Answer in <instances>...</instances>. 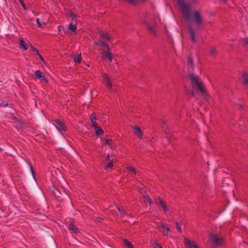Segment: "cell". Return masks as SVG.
Masks as SVG:
<instances>
[{
  "label": "cell",
  "instance_id": "83f0119b",
  "mask_svg": "<svg viewBox=\"0 0 248 248\" xmlns=\"http://www.w3.org/2000/svg\"><path fill=\"white\" fill-rule=\"evenodd\" d=\"M189 63H190V65H193V61H192V59L191 57H189Z\"/></svg>",
  "mask_w": 248,
  "mask_h": 248
},
{
  "label": "cell",
  "instance_id": "484cf974",
  "mask_svg": "<svg viewBox=\"0 0 248 248\" xmlns=\"http://www.w3.org/2000/svg\"><path fill=\"white\" fill-rule=\"evenodd\" d=\"M20 3L22 4V6L23 7V8L25 9H26V6H25L24 3V1H23V0H20Z\"/></svg>",
  "mask_w": 248,
  "mask_h": 248
},
{
  "label": "cell",
  "instance_id": "ffe728a7",
  "mask_svg": "<svg viewBox=\"0 0 248 248\" xmlns=\"http://www.w3.org/2000/svg\"><path fill=\"white\" fill-rule=\"evenodd\" d=\"M127 168L128 169V171H130V172H131V173H132L134 175H136V171L134 168L132 166H128L127 167Z\"/></svg>",
  "mask_w": 248,
  "mask_h": 248
},
{
  "label": "cell",
  "instance_id": "2e32d148",
  "mask_svg": "<svg viewBox=\"0 0 248 248\" xmlns=\"http://www.w3.org/2000/svg\"><path fill=\"white\" fill-rule=\"evenodd\" d=\"M243 79L244 81V84L248 86V73L247 72H245L243 75Z\"/></svg>",
  "mask_w": 248,
  "mask_h": 248
},
{
  "label": "cell",
  "instance_id": "4fadbf2b",
  "mask_svg": "<svg viewBox=\"0 0 248 248\" xmlns=\"http://www.w3.org/2000/svg\"><path fill=\"white\" fill-rule=\"evenodd\" d=\"M95 133L97 134V135L100 136L103 135L104 132H103V130L100 127H97V126H95Z\"/></svg>",
  "mask_w": 248,
  "mask_h": 248
},
{
  "label": "cell",
  "instance_id": "8fae6325",
  "mask_svg": "<svg viewBox=\"0 0 248 248\" xmlns=\"http://www.w3.org/2000/svg\"><path fill=\"white\" fill-rule=\"evenodd\" d=\"M68 229L70 231H73V232L76 233H78L79 232V230H78V228H77L76 226L74 225V224L73 223H71L68 227Z\"/></svg>",
  "mask_w": 248,
  "mask_h": 248
},
{
  "label": "cell",
  "instance_id": "9a60e30c",
  "mask_svg": "<svg viewBox=\"0 0 248 248\" xmlns=\"http://www.w3.org/2000/svg\"><path fill=\"white\" fill-rule=\"evenodd\" d=\"M97 120V116L95 114H93L91 116V121L94 126H95L96 125V121Z\"/></svg>",
  "mask_w": 248,
  "mask_h": 248
},
{
  "label": "cell",
  "instance_id": "4dcf8cb0",
  "mask_svg": "<svg viewBox=\"0 0 248 248\" xmlns=\"http://www.w3.org/2000/svg\"><path fill=\"white\" fill-rule=\"evenodd\" d=\"M154 244L155 245H156V247H162V246H161L160 245H159V244H158L156 242H155Z\"/></svg>",
  "mask_w": 248,
  "mask_h": 248
},
{
  "label": "cell",
  "instance_id": "ba28073f",
  "mask_svg": "<svg viewBox=\"0 0 248 248\" xmlns=\"http://www.w3.org/2000/svg\"><path fill=\"white\" fill-rule=\"evenodd\" d=\"M134 132L135 133L136 135L139 138H141L143 137V132L141 131V129L138 127L136 126L134 127Z\"/></svg>",
  "mask_w": 248,
  "mask_h": 248
},
{
  "label": "cell",
  "instance_id": "277c9868",
  "mask_svg": "<svg viewBox=\"0 0 248 248\" xmlns=\"http://www.w3.org/2000/svg\"><path fill=\"white\" fill-rule=\"evenodd\" d=\"M185 245L188 248H195L199 247L196 245V243L194 241H192V240H189V239H187V238H185Z\"/></svg>",
  "mask_w": 248,
  "mask_h": 248
},
{
  "label": "cell",
  "instance_id": "603a6c76",
  "mask_svg": "<svg viewBox=\"0 0 248 248\" xmlns=\"http://www.w3.org/2000/svg\"><path fill=\"white\" fill-rule=\"evenodd\" d=\"M30 170H31V173H32V176H33V178H34V179H36V173H35V171L33 170V168L32 167V166H31L30 167Z\"/></svg>",
  "mask_w": 248,
  "mask_h": 248
},
{
  "label": "cell",
  "instance_id": "7402d4cb",
  "mask_svg": "<svg viewBox=\"0 0 248 248\" xmlns=\"http://www.w3.org/2000/svg\"><path fill=\"white\" fill-rule=\"evenodd\" d=\"M69 29L71 31H72V32H75V31L76 30V26H75V25L70 24L69 25Z\"/></svg>",
  "mask_w": 248,
  "mask_h": 248
},
{
  "label": "cell",
  "instance_id": "1f68e13d",
  "mask_svg": "<svg viewBox=\"0 0 248 248\" xmlns=\"http://www.w3.org/2000/svg\"><path fill=\"white\" fill-rule=\"evenodd\" d=\"M245 42L246 43V44H247V45L248 46V39H246V40Z\"/></svg>",
  "mask_w": 248,
  "mask_h": 248
},
{
  "label": "cell",
  "instance_id": "e0dca14e",
  "mask_svg": "<svg viewBox=\"0 0 248 248\" xmlns=\"http://www.w3.org/2000/svg\"><path fill=\"white\" fill-rule=\"evenodd\" d=\"M189 31V33H190V37H191L192 40L193 41V42H195V40H196V38H195L194 32L192 28H190Z\"/></svg>",
  "mask_w": 248,
  "mask_h": 248
},
{
  "label": "cell",
  "instance_id": "f1b7e54d",
  "mask_svg": "<svg viewBox=\"0 0 248 248\" xmlns=\"http://www.w3.org/2000/svg\"><path fill=\"white\" fill-rule=\"evenodd\" d=\"M176 228H178V230L179 231H181L180 225H179V224H178V223L176 224Z\"/></svg>",
  "mask_w": 248,
  "mask_h": 248
},
{
  "label": "cell",
  "instance_id": "7c38bea8",
  "mask_svg": "<svg viewBox=\"0 0 248 248\" xmlns=\"http://www.w3.org/2000/svg\"><path fill=\"white\" fill-rule=\"evenodd\" d=\"M125 1L128 3H130L131 4H136L144 3L146 0H125Z\"/></svg>",
  "mask_w": 248,
  "mask_h": 248
},
{
  "label": "cell",
  "instance_id": "52a82bcc",
  "mask_svg": "<svg viewBox=\"0 0 248 248\" xmlns=\"http://www.w3.org/2000/svg\"><path fill=\"white\" fill-rule=\"evenodd\" d=\"M103 78H104L106 85L108 87V88H111V87H112L111 81V79H110L109 77L108 76V75H107V74H105L103 76Z\"/></svg>",
  "mask_w": 248,
  "mask_h": 248
},
{
  "label": "cell",
  "instance_id": "4316f807",
  "mask_svg": "<svg viewBox=\"0 0 248 248\" xmlns=\"http://www.w3.org/2000/svg\"><path fill=\"white\" fill-rule=\"evenodd\" d=\"M113 166V161H111V162H110V163H109L108 165H107V167L109 168H111Z\"/></svg>",
  "mask_w": 248,
  "mask_h": 248
},
{
  "label": "cell",
  "instance_id": "30bf717a",
  "mask_svg": "<svg viewBox=\"0 0 248 248\" xmlns=\"http://www.w3.org/2000/svg\"><path fill=\"white\" fill-rule=\"evenodd\" d=\"M20 48H22L25 51H26L28 48V45L26 43V42L22 39H20Z\"/></svg>",
  "mask_w": 248,
  "mask_h": 248
},
{
  "label": "cell",
  "instance_id": "6da1fadb",
  "mask_svg": "<svg viewBox=\"0 0 248 248\" xmlns=\"http://www.w3.org/2000/svg\"><path fill=\"white\" fill-rule=\"evenodd\" d=\"M189 77L193 84H194L196 88L198 90V91L201 93V94L205 98L208 97V93L206 92V89L200 79L193 74H190Z\"/></svg>",
  "mask_w": 248,
  "mask_h": 248
},
{
  "label": "cell",
  "instance_id": "cb8c5ba5",
  "mask_svg": "<svg viewBox=\"0 0 248 248\" xmlns=\"http://www.w3.org/2000/svg\"><path fill=\"white\" fill-rule=\"evenodd\" d=\"M32 48H33V49L35 51V52H36V54H38V56H39V57L40 58V59L41 60V61H42V62H43L44 63H45V62L44 61L43 58H42L41 56L40 55V54H39V52H38V51L35 49V48H33V47H32Z\"/></svg>",
  "mask_w": 248,
  "mask_h": 248
},
{
  "label": "cell",
  "instance_id": "3957f363",
  "mask_svg": "<svg viewBox=\"0 0 248 248\" xmlns=\"http://www.w3.org/2000/svg\"><path fill=\"white\" fill-rule=\"evenodd\" d=\"M210 241L212 245L216 247L222 245L224 242V240L222 238L215 234L211 235L210 236Z\"/></svg>",
  "mask_w": 248,
  "mask_h": 248
},
{
  "label": "cell",
  "instance_id": "9c48e42d",
  "mask_svg": "<svg viewBox=\"0 0 248 248\" xmlns=\"http://www.w3.org/2000/svg\"><path fill=\"white\" fill-rule=\"evenodd\" d=\"M55 121L63 131H66V130H68V127L66 126V125L63 122L61 121L60 120H58V119L55 120Z\"/></svg>",
  "mask_w": 248,
  "mask_h": 248
},
{
  "label": "cell",
  "instance_id": "f546056e",
  "mask_svg": "<svg viewBox=\"0 0 248 248\" xmlns=\"http://www.w3.org/2000/svg\"><path fill=\"white\" fill-rule=\"evenodd\" d=\"M69 16H70L71 17H72L73 18H74L75 17V15L74 14L72 13H69Z\"/></svg>",
  "mask_w": 248,
  "mask_h": 248
},
{
  "label": "cell",
  "instance_id": "5b68a950",
  "mask_svg": "<svg viewBox=\"0 0 248 248\" xmlns=\"http://www.w3.org/2000/svg\"><path fill=\"white\" fill-rule=\"evenodd\" d=\"M35 73H36V77L38 78L39 79L42 80V81H45L46 82H48L47 79L46 77L44 76L43 74L41 72V71H40V70H37L36 71Z\"/></svg>",
  "mask_w": 248,
  "mask_h": 248
},
{
  "label": "cell",
  "instance_id": "d6986e66",
  "mask_svg": "<svg viewBox=\"0 0 248 248\" xmlns=\"http://www.w3.org/2000/svg\"><path fill=\"white\" fill-rule=\"evenodd\" d=\"M124 242L125 245L129 247V248H133V245L132 244V243L131 242H130V241H128V240H124Z\"/></svg>",
  "mask_w": 248,
  "mask_h": 248
},
{
  "label": "cell",
  "instance_id": "d4e9b609",
  "mask_svg": "<svg viewBox=\"0 0 248 248\" xmlns=\"http://www.w3.org/2000/svg\"><path fill=\"white\" fill-rule=\"evenodd\" d=\"M162 228H163V229L164 230L165 232H168L169 231H170V229H169V228H168L167 227H166V226H164V225H162Z\"/></svg>",
  "mask_w": 248,
  "mask_h": 248
},
{
  "label": "cell",
  "instance_id": "44dd1931",
  "mask_svg": "<svg viewBox=\"0 0 248 248\" xmlns=\"http://www.w3.org/2000/svg\"><path fill=\"white\" fill-rule=\"evenodd\" d=\"M105 57L110 61H111V60L113 59V56H112L110 52H107L106 53Z\"/></svg>",
  "mask_w": 248,
  "mask_h": 248
},
{
  "label": "cell",
  "instance_id": "7a4b0ae2",
  "mask_svg": "<svg viewBox=\"0 0 248 248\" xmlns=\"http://www.w3.org/2000/svg\"><path fill=\"white\" fill-rule=\"evenodd\" d=\"M178 5L186 20H189L191 16L190 6L185 0H177Z\"/></svg>",
  "mask_w": 248,
  "mask_h": 248
},
{
  "label": "cell",
  "instance_id": "8992f818",
  "mask_svg": "<svg viewBox=\"0 0 248 248\" xmlns=\"http://www.w3.org/2000/svg\"><path fill=\"white\" fill-rule=\"evenodd\" d=\"M194 18L196 22L198 24H201L202 22V17L199 12L196 11L194 13Z\"/></svg>",
  "mask_w": 248,
  "mask_h": 248
},
{
  "label": "cell",
  "instance_id": "ac0fdd59",
  "mask_svg": "<svg viewBox=\"0 0 248 248\" xmlns=\"http://www.w3.org/2000/svg\"><path fill=\"white\" fill-rule=\"evenodd\" d=\"M160 205L162 206V208H163V209L165 211H168V208L166 206V203L163 201L162 199H160Z\"/></svg>",
  "mask_w": 248,
  "mask_h": 248
},
{
  "label": "cell",
  "instance_id": "5bb4252c",
  "mask_svg": "<svg viewBox=\"0 0 248 248\" xmlns=\"http://www.w3.org/2000/svg\"><path fill=\"white\" fill-rule=\"evenodd\" d=\"M82 60V55H81V54L75 55L74 58V61L76 63H81Z\"/></svg>",
  "mask_w": 248,
  "mask_h": 248
}]
</instances>
